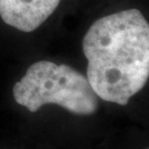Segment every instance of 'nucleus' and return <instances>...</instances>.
<instances>
[{
	"label": "nucleus",
	"mask_w": 149,
	"mask_h": 149,
	"mask_svg": "<svg viewBox=\"0 0 149 149\" xmlns=\"http://www.w3.org/2000/svg\"><path fill=\"white\" fill-rule=\"evenodd\" d=\"M87 80L105 102L126 105L149 79V23L137 9L96 20L83 39Z\"/></svg>",
	"instance_id": "obj_1"
},
{
	"label": "nucleus",
	"mask_w": 149,
	"mask_h": 149,
	"mask_svg": "<svg viewBox=\"0 0 149 149\" xmlns=\"http://www.w3.org/2000/svg\"><path fill=\"white\" fill-rule=\"evenodd\" d=\"M15 101L38 112L43 105L55 104L76 115H93L98 96L87 77L66 64L39 61L27 70L13 86Z\"/></svg>",
	"instance_id": "obj_2"
},
{
	"label": "nucleus",
	"mask_w": 149,
	"mask_h": 149,
	"mask_svg": "<svg viewBox=\"0 0 149 149\" xmlns=\"http://www.w3.org/2000/svg\"><path fill=\"white\" fill-rule=\"evenodd\" d=\"M60 0H0V17L23 32L36 30L53 13Z\"/></svg>",
	"instance_id": "obj_3"
},
{
	"label": "nucleus",
	"mask_w": 149,
	"mask_h": 149,
	"mask_svg": "<svg viewBox=\"0 0 149 149\" xmlns=\"http://www.w3.org/2000/svg\"><path fill=\"white\" fill-rule=\"evenodd\" d=\"M147 149H149V148H147Z\"/></svg>",
	"instance_id": "obj_4"
}]
</instances>
